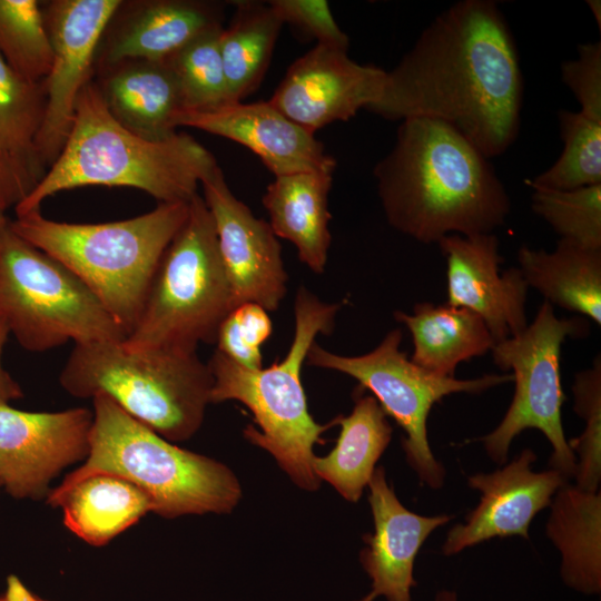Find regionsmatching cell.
I'll use <instances>...</instances> for the list:
<instances>
[{
	"instance_id": "obj_1",
	"label": "cell",
	"mask_w": 601,
	"mask_h": 601,
	"mask_svg": "<svg viewBox=\"0 0 601 601\" xmlns=\"http://www.w3.org/2000/svg\"><path fill=\"white\" fill-rule=\"evenodd\" d=\"M522 101L519 53L501 10L491 0H461L386 71L378 100L366 110L391 121H443L490 159L515 141Z\"/></svg>"
},
{
	"instance_id": "obj_2",
	"label": "cell",
	"mask_w": 601,
	"mask_h": 601,
	"mask_svg": "<svg viewBox=\"0 0 601 601\" xmlns=\"http://www.w3.org/2000/svg\"><path fill=\"white\" fill-rule=\"evenodd\" d=\"M373 174L387 223L422 244L493 233L511 211L489 158L436 119L402 120L393 148Z\"/></svg>"
},
{
	"instance_id": "obj_3",
	"label": "cell",
	"mask_w": 601,
	"mask_h": 601,
	"mask_svg": "<svg viewBox=\"0 0 601 601\" xmlns=\"http://www.w3.org/2000/svg\"><path fill=\"white\" fill-rule=\"evenodd\" d=\"M217 165L186 132L150 140L126 129L109 112L91 79L78 95L60 155L14 211L22 216L39 210L48 197L83 186L131 187L159 203H188Z\"/></svg>"
},
{
	"instance_id": "obj_4",
	"label": "cell",
	"mask_w": 601,
	"mask_h": 601,
	"mask_svg": "<svg viewBox=\"0 0 601 601\" xmlns=\"http://www.w3.org/2000/svg\"><path fill=\"white\" fill-rule=\"evenodd\" d=\"M342 303L321 300L299 286L294 300L295 331L285 357L266 368L244 367L218 351L208 364L213 376L210 403L238 401L258 426L247 425L244 436L267 451L300 489L316 491L321 481L313 470L314 445L336 424L314 421L302 384V366L316 337L329 335Z\"/></svg>"
},
{
	"instance_id": "obj_5",
	"label": "cell",
	"mask_w": 601,
	"mask_h": 601,
	"mask_svg": "<svg viewBox=\"0 0 601 601\" xmlns=\"http://www.w3.org/2000/svg\"><path fill=\"white\" fill-rule=\"evenodd\" d=\"M188 204L159 203L144 215L100 224L56 221L39 209L10 219V227L73 273L127 337L162 254L187 218Z\"/></svg>"
},
{
	"instance_id": "obj_6",
	"label": "cell",
	"mask_w": 601,
	"mask_h": 601,
	"mask_svg": "<svg viewBox=\"0 0 601 601\" xmlns=\"http://www.w3.org/2000/svg\"><path fill=\"white\" fill-rule=\"evenodd\" d=\"M92 403L89 454L57 487L96 473L117 475L142 490L152 512L166 519L228 514L237 506L242 486L226 464L177 446L106 395Z\"/></svg>"
},
{
	"instance_id": "obj_7",
	"label": "cell",
	"mask_w": 601,
	"mask_h": 601,
	"mask_svg": "<svg viewBox=\"0 0 601 601\" xmlns=\"http://www.w3.org/2000/svg\"><path fill=\"white\" fill-rule=\"evenodd\" d=\"M59 382L76 397L108 396L173 443L200 428L213 387L208 364L197 353L136 351L122 342L75 345Z\"/></svg>"
},
{
	"instance_id": "obj_8",
	"label": "cell",
	"mask_w": 601,
	"mask_h": 601,
	"mask_svg": "<svg viewBox=\"0 0 601 601\" xmlns=\"http://www.w3.org/2000/svg\"><path fill=\"white\" fill-rule=\"evenodd\" d=\"M234 308L215 225L197 194L161 256L139 318L122 344L136 351L196 353L198 344L216 343L220 324Z\"/></svg>"
},
{
	"instance_id": "obj_9",
	"label": "cell",
	"mask_w": 601,
	"mask_h": 601,
	"mask_svg": "<svg viewBox=\"0 0 601 601\" xmlns=\"http://www.w3.org/2000/svg\"><path fill=\"white\" fill-rule=\"evenodd\" d=\"M0 315L18 343L46 352L75 345L124 342L125 331L97 296L67 267L0 220Z\"/></svg>"
},
{
	"instance_id": "obj_10",
	"label": "cell",
	"mask_w": 601,
	"mask_h": 601,
	"mask_svg": "<svg viewBox=\"0 0 601 601\" xmlns=\"http://www.w3.org/2000/svg\"><path fill=\"white\" fill-rule=\"evenodd\" d=\"M584 317L559 318L553 306L543 302L531 324L519 335L497 342L491 349L494 364L512 371L514 395L497 426L479 439L487 455L499 464L506 462L512 441L523 431L536 428L545 435L552 453L549 466L566 480L574 475L577 457L565 439L561 384V348L568 337H584Z\"/></svg>"
},
{
	"instance_id": "obj_11",
	"label": "cell",
	"mask_w": 601,
	"mask_h": 601,
	"mask_svg": "<svg viewBox=\"0 0 601 601\" xmlns=\"http://www.w3.org/2000/svg\"><path fill=\"white\" fill-rule=\"evenodd\" d=\"M402 338V331L394 328L373 351L357 356L335 354L315 342L306 363L346 374L358 382L359 390H368L386 416H391L404 431L402 447L405 459L420 482L437 490L444 484L445 469L435 459L427 437L432 407L450 394H480L512 382L513 377L511 373L485 374L469 380L439 376L407 358L400 348Z\"/></svg>"
},
{
	"instance_id": "obj_12",
	"label": "cell",
	"mask_w": 601,
	"mask_h": 601,
	"mask_svg": "<svg viewBox=\"0 0 601 601\" xmlns=\"http://www.w3.org/2000/svg\"><path fill=\"white\" fill-rule=\"evenodd\" d=\"M121 0H52L41 2L53 59L42 81L45 111L36 139L48 170L72 127L79 92L91 80L102 35Z\"/></svg>"
},
{
	"instance_id": "obj_13",
	"label": "cell",
	"mask_w": 601,
	"mask_h": 601,
	"mask_svg": "<svg viewBox=\"0 0 601 601\" xmlns=\"http://www.w3.org/2000/svg\"><path fill=\"white\" fill-rule=\"evenodd\" d=\"M92 412H26L0 402V482L14 499L47 497L49 483L86 460Z\"/></svg>"
},
{
	"instance_id": "obj_14",
	"label": "cell",
	"mask_w": 601,
	"mask_h": 601,
	"mask_svg": "<svg viewBox=\"0 0 601 601\" xmlns=\"http://www.w3.org/2000/svg\"><path fill=\"white\" fill-rule=\"evenodd\" d=\"M211 215L234 306L255 303L276 311L287 293L282 246L268 221L257 218L226 183L217 165L200 183Z\"/></svg>"
},
{
	"instance_id": "obj_15",
	"label": "cell",
	"mask_w": 601,
	"mask_h": 601,
	"mask_svg": "<svg viewBox=\"0 0 601 601\" xmlns=\"http://www.w3.org/2000/svg\"><path fill=\"white\" fill-rule=\"evenodd\" d=\"M385 78L382 68L361 65L347 51L316 45L289 66L268 101L315 134L375 104Z\"/></svg>"
},
{
	"instance_id": "obj_16",
	"label": "cell",
	"mask_w": 601,
	"mask_h": 601,
	"mask_svg": "<svg viewBox=\"0 0 601 601\" xmlns=\"http://www.w3.org/2000/svg\"><path fill=\"white\" fill-rule=\"evenodd\" d=\"M437 245L446 260V304L481 317L495 343L528 327L530 287L519 267L500 270L503 257L495 234H452Z\"/></svg>"
},
{
	"instance_id": "obj_17",
	"label": "cell",
	"mask_w": 601,
	"mask_h": 601,
	"mask_svg": "<svg viewBox=\"0 0 601 601\" xmlns=\"http://www.w3.org/2000/svg\"><path fill=\"white\" fill-rule=\"evenodd\" d=\"M535 453L524 449L509 464L492 473H476L469 486L480 492V502L453 525L442 545V553L454 555L493 538L529 539V526L535 515L550 506L556 491L568 480L555 470L534 472Z\"/></svg>"
},
{
	"instance_id": "obj_18",
	"label": "cell",
	"mask_w": 601,
	"mask_h": 601,
	"mask_svg": "<svg viewBox=\"0 0 601 601\" xmlns=\"http://www.w3.org/2000/svg\"><path fill=\"white\" fill-rule=\"evenodd\" d=\"M174 126L196 128L250 149L274 174L334 173L336 160L315 134L295 124L269 101L234 102L207 111L181 110Z\"/></svg>"
},
{
	"instance_id": "obj_19",
	"label": "cell",
	"mask_w": 601,
	"mask_h": 601,
	"mask_svg": "<svg viewBox=\"0 0 601 601\" xmlns=\"http://www.w3.org/2000/svg\"><path fill=\"white\" fill-rule=\"evenodd\" d=\"M368 502L374 532L363 536L366 546L359 561L371 579V590L357 601H412L414 562L431 533L452 520V515L425 516L407 510L397 499L383 466L375 469L368 483Z\"/></svg>"
},
{
	"instance_id": "obj_20",
	"label": "cell",
	"mask_w": 601,
	"mask_h": 601,
	"mask_svg": "<svg viewBox=\"0 0 601 601\" xmlns=\"http://www.w3.org/2000/svg\"><path fill=\"white\" fill-rule=\"evenodd\" d=\"M224 6L199 0L122 1L107 26L95 66L166 60L205 31L223 26Z\"/></svg>"
},
{
	"instance_id": "obj_21",
	"label": "cell",
	"mask_w": 601,
	"mask_h": 601,
	"mask_svg": "<svg viewBox=\"0 0 601 601\" xmlns=\"http://www.w3.org/2000/svg\"><path fill=\"white\" fill-rule=\"evenodd\" d=\"M100 72L96 83L121 126L150 140H164L177 132L174 118L184 105L167 60H126Z\"/></svg>"
},
{
	"instance_id": "obj_22",
	"label": "cell",
	"mask_w": 601,
	"mask_h": 601,
	"mask_svg": "<svg viewBox=\"0 0 601 601\" xmlns=\"http://www.w3.org/2000/svg\"><path fill=\"white\" fill-rule=\"evenodd\" d=\"M332 183L328 171L274 176L262 198L274 234L290 242L314 274H323L328 260Z\"/></svg>"
},
{
	"instance_id": "obj_23",
	"label": "cell",
	"mask_w": 601,
	"mask_h": 601,
	"mask_svg": "<svg viewBox=\"0 0 601 601\" xmlns=\"http://www.w3.org/2000/svg\"><path fill=\"white\" fill-rule=\"evenodd\" d=\"M45 104L42 82L22 79L0 57V183L14 207L47 173L36 148Z\"/></svg>"
},
{
	"instance_id": "obj_24",
	"label": "cell",
	"mask_w": 601,
	"mask_h": 601,
	"mask_svg": "<svg viewBox=\"0 0 601 601\" xmlns=\"http://www.w3.org/2000/svg\"><path fill=\"white\" fill-rule=\"evenodd\" d=\"M47 503L60 508L63 524L90 545L102 546L152 512L150 497L131 482L96 473L49 491Z\"/></svg>"
},
{
	"instance_id": "obj_25",
	"label": "cell",
	"mask_w": 601,
	"mask_h": 601,
	"mask_svg": "<svg viewBox=\"0 0 601 601\" xmlns=\"http://www.w3.org/2000/svg\"><path fill=\"white\" fill-rule=\"evenodd\" d=\"M335 422L341 426L337 442L326 456L314 457L313 470L346 501L357 502L392 440L393 427L376 398L359 388L352 412Z\"/></svg>"
},
{
	"instance_id": "obj_26",
	"label": "cell",
	"mask_w": 601,
	"mask_h": 601,
	"mask_svg": "<svg viewBox=\"0 0 601 601\" xmlns=\"http://www.w3.org/2000/svg\"><path fill=\"white\" fill-rule=\"evenodd\" d=\"M394 318L411 333V361L439 376L454 377L460 363L491 352L495 344L482 318L466 308L423 302L412 314L394 312Z\"/></svg>"
},
{
	"instance_id": "obj_27",
	"label": "cell",
	"mask_w": 601,
	"mask_h": 601,
	"mask_svg": "<svg viewBox=\"0 0 601 601\" xmlns=\"http://www.w3.org/2000/svg\"><path fill=\"white\" fill-rule=\"evenodd\" d=\"M546 535L561 554L566 587L594 595L601 591V494L563 484L550 504Z\"/></svg>"
},
{
	"instance_id": "obj_28",
	"label": "cell",
	"mask_w": 601,
	"mask_h": 601,
	"mask_svg": "<svg viewBox=\"0 0 601 601\" xmlns=\"http://www.w3.org/2000/svg\"><path fill=\"white\" fill-rule=\"evenodd\" d=\"M519 269L544 300L601 325V250L559 239L554 250L523 245Z\"/></svg>"
},
{
	"instance_id": "obj_29",
	"label": "cell",
	"mask_w": 601,
	"mask_h": 601,
	"mask_svg": "<svg viewBox=\"0 0 601 601\" xmlns=\"http://www.w3.org/2000/svg\"><path fill=\"white\" fill-rule=\"evenodd\" d=\"M228 28L220 35V52L230 104L240 102L262 82L283 21L267 2L235 1Z\"/></svg>"
},
{
	"instance_id": "obj_30",
	"label": "cell",
	"mask_w": 601,
	"mask_h": 601,
	"mask_svg": "<svg viewBox=\"0 0 601 601\" xmlns=\"http://www.w3.org/2000/svg\"><path fill=\"white\" fill-rule=\"evenodd\" d=\"M0 57L29 82L41 83L47 78L53 51L41 1L0 0Z\"/></svg>"
},
{
	"instance_id": "obj_31",
	"label": "cell",
	"mask_w": 601,
	"mask_h": 601,
	"mask_svg": "<svg viewBox=\"0 0 601 601\" xmlns=\"http://www.w3.org/2000/svg\"><path fill=\"white\" fill-rule=\"evenodd\" d=\"M558 116L563 150L526 185L570 190L601 184V121L581 111L560 110Z\"/></svg>"
},
{
	"instance_id": "obj_32",
	"label": "cell",
	"mask_w": 601,
	"mask_h": 601,
	"mask_svg": "<svg viewBox=\"0 0 601 601\" xmlns=\"http://www.w3.org/2000/svg\"><path fill=\"white\" fill-rule=\"evenodd\" d=\"M223 29L205 31L166 59L180 88L183 110L207 111L230 104L220 52Z\"/></svg>"
},
{
	"instance_id": "obj_33",
	"label": "cell",
	"mask_w": 601,
	"mask_h": 601,
	"mask_svg": "<svg viewBox=\"0 0 601 601\" xmlns=\"http://www.w3.org/2000/svg\"><path fill=\"white\" fill-rule=\"evenodd\" d=\"M532 188L531 207L560 239L601 250V184L570 190Z\"/></svg>"
},
{
	"instance_id": "obj_34",
	"label": "cell",
	"mask_w": 601,
	"mask_h": 601,
	"mask_svg": "<svg viewBox=\"0 0 601 601\" xmlns=\"http://www.w3.org/2000/svg\"><path fill=\"white\" fill-rule=\"evenodd\" d=\"M574 411L583 418L584 430L568 444L577 459L575 486L598 492L601 481V359L574 375L572 385Z\"/></svg>"
},
{
	"instance_id": "obj_35",
	"label": "cell",
	"mask_w": 601,
	"mask_h": 601,
	"mask_svg": "<svg viewBox=\"0 0 601 601\" xmlns=\"http://www.w3.org/2000/svg\"><path fill=\"white\" fill-rule=\"evenodd\" d=\"M272 331L273 324L265 308L255 303L240 304L220 324L216 351L244 367L262 368L260 346Z\"/></svg>"
},
{
	"instance_id": "obj_36",
	"label": "cell",
	"mask_w": 601,
	"mask_h": 601,
	"mask_svg": "<svg viewBox=\"0 0 601 601\" xmlns=\"http://www.w3.org/2000/svg\"><path fill=\"white\" fill-rule=\"evenodd\" d=\"M283 23H289L317 40V45L347 51L349 39L338 27L325 0H270Z\"/></svg>"
},
{
	"instance_id": "obj_37",
	"label": "cell",
	"mask_w": 601,
	"mask_h": 601,
	"mask_svg": "<svg viewBox=\"0 0 601 601\" xmlns=\"http://www.w3.org/2000/svg\"><path fill=\"white\" fill-rule=\"evenodd\" d=\"M561 77L580 104V111L601 121V41L580 45L578 57L562 63Z\"/></svg>"
},
{
	"instance_id": "obj_38",
	"label": "cell",
	"mask_w": 601,
	"mask_h": 601,
	"mask_svg": "<svg viewBox=\"0 0 601 601\" xmlns=\"http://www.w3.org/2000/svg\"><path fill=\"white\" fill-rule=\"evenodd\" d=\"M10 334L8 325L0 315V402L9 403L23 396L19 384L11 377L2 365L3 348Z\"/></svg>"
},
{
	"instance_id": "obj_39",
	"label": "cell",
	"mask_w": 601,
	"mask_h": 601,
	"mask_svg": "<svg viewBox=\"0 0 601 601\" xmlns=\"http://www.w3.org/2000/svg\"><path fill=\"white\" fill-rule=\"evenodd\" d=\"M0 601H48L32 591L14 574L7 578L6 590L0 594Z\"/></svg>"
},
{
	"instance_id": "obj_40",
	"label": "cell",
	"mask_w": 601,
	"mask_h": 601,
	"mask_svg": "<svg viewBox=\"0 0 601 601\" xmlns=\"http://www.w3.org/2000/svg\"><path fill=\"white\" fill-rule=\"evenodd\" d=\"M11 207L14 208V203L12 198L10 197L9 193L7 191V189L0 183V220L7 217L6 213Z\"/></svg>"
},
{
	"instance_id": "obj_41",
	"label": "cell",
	"mask_w": 601,
	"mask_h": 601,
	"mask_svg": "<svg viewBox=\"0 0 601 601\" xmlns=\"http://www.w3.org/2000/svg\"><path fill=\"white\" fill-rule=\"evenodd\" d=\"M588 7L590 8L595 22L598 23L599 30H601V1L600 0H588Z\"/></svg>"
},
{
	"instance_id": "obj_42",
	"label": "cell",
	"mask_w": 601,
	"mask_h": 601,
	"mask_svg": "<svg viewBox=\"0 0 601 601\" xmlns=\"http://www.w3.org/2000/svg\"><path fill=\"white\" fill-rule=\"evenodd\" d=\"M434 601H459V597L453 590L442 589L435 594Z\"/></svg>"
},
{
	"instance_id": "obj_43",
	"label": "cell",
	"mask_w": 601,
	"mask_h": 601,
	"mask_svg": "<svg viewBox=\"0 0 601 601\" xmlns=\"http://www.w3.org/2000/svg\"><path fill=\"white\" fill-rule=\"evenodd\" d=\"M1 487H2V485H1V482H0V489H1Z\"/></svg>"
}]
</instances>
